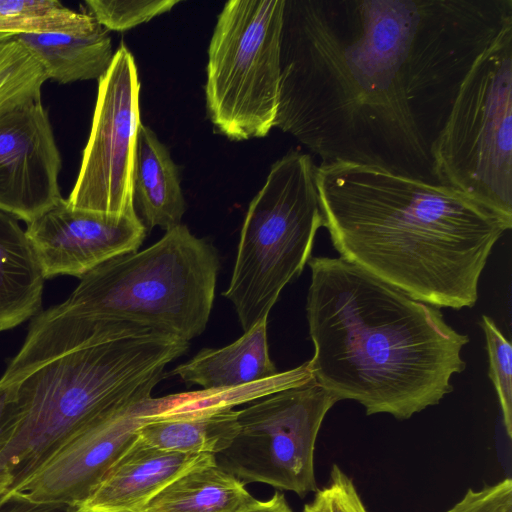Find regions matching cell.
<instances>
[{"instance_id": "obj_1", "label": "cell", "mask_w": 512, "mask_h": 512, "mask_svg": "<svg viewBox=\"0 0 512 512\" xmlns=\"http://www.w3.org/2000/svg\"><path fill=\"white\" fill-rule=\"evenodd\" d=\"M511 0H284L275 127L321 163L440 184L435 150Z\"/></svg>"}, {"instance_id": "obj_2", "label": "cell", "mask_w": 512, "mask_h": 512, "mask_svg": "<svg viewBox=\"0 0 512 512\" xmlns=\"http://www.w3.org/2000/svg\"><path fill=\"white\" fill-rule=\"evenodd\" d=\"M315 183L339 257L437 308L475 305L488 257L512 227L453 187L377 167L321 163Z\"/></svg>"}, {"instance_id": "obj_3", "label": "cell", "mask_w": 512, "mask_h": 512, "mask_svg": "<svg viewBox=\"0 0 512 512\" xmlns=\"http://www.w3.org/2000/svg\"><path fill=\"white\" fill-rule=\"evenodd\" d=\"M306 316L312 377L367 415L406 420L453 391L469 337L439 308L338 257H311Z\"/></svg>"}, {"instance_id": "obj_4", "label": "cell", "mask_w": 512, "mask_h": 512, "mask_svg": "<svg viewBox=\"0 0 512 512\" xmlns=\"http://www.w3.org/2000/svg\"><path fill=\"white\" fill-rule=\"evenodd\" d=\"M189 342L125 329L47 361L15 385L17 418L0 451L12 491L97 418L151 397L165 367ZM12 384V383H11Z\"/></svg>"}, {"instance_id": "obj_5", "label": "cell", "mask_w": 512, "mask_h": 512, "mask_svg": "<svg viewBox=\"0 0 512 512\" xmlns=\"http://www.w3.org/2000/svg\"><path fill=\"white\" fill-rule=\"evenodd\" d=\"M219 266L215 248L180 224L86 273L56 307L89 333L147 329L189 342L206 328Z\"/></svg>"}, {"instance_id": "obj_6", "label": "cell", "mask_w": 512, "mask_h": 512, "mask_svg": "<svg viewBox=\"0 0 512 512\" xmlns=\"http://www.w3.org/2000/svg\"><path fill=\"white\" fill-rule=\"evenodd\" d=\"M311 156L291 150L270 168L249 204L235 264L223 295L244 332L268 319L283 288L311 258L323 226Z\"/></svg>"}, {"instance_id": "obj_7", "label": "cell", "mask_w": 512, "mask_h": 512, "mask_svg": "<svg viewBox=\"0 0 512 512\" xmlns=\"http://www.w3.org/2000/svg\"><path fill=\"white\" fill-rule=\"evenodd\" d=\"M439 183L512 223V27L476 59L435 150Z\"/></svg>"}, {"instance_id": "obj_8", "label": "cell", "mask_w": 512, "mask_h": 512, "mask_svg": "<svg viewBox=\"0 0 512 512\" xmlns=\"http://www.w3.org/2000/svg\"><path fill=\"white\" fill-rule=\"evenodd\" d=\"M284 0L225 3L208 47L206 107L233 140L266 136L275 127Z\"/></svg>"}, {"instance_id": "obj_9", "label": "cell", "mask_w": 512, "mask_h": 512, "mask_svg": "<svg viewBox=\"0 0 512 512\" xmlns=\"http://www.w3.org/2000/svg\"><path fill=\"white\" fill-rule=\"evenodd\" d=\"M338 400L313 377L238 411V433L215 463L245 485L265 483L304 498L317 491L314 452L328 411Z\"/></svg>"}, {"instance_id": "obj_10", "label": "cell", "mask_w": 512, "mask_h": 512, "mask_svg": "<svg viewBox=\"0 0 512 512\" xmlns=\"http://www.w3.org/2000/svg\"><path fill=\"white\" fill-rule=\"evenodd\" d=\"M140 81L124 43L98 80L91 131L67 202L91 212L135 213L134 166L140 121Z\"/></svg>"}, {"instance_id": "obj_11", "label": "cell", "mask_w": 512, "mask_h": 512, "mask_svg": "<svg viewBox=\"0 0 512 512\" xmlns=\"http://www.w3.org/2000/svg\"><path fill=\"white\" fill-rule=\"evenodd\" d=\"M168 399L151 396L97 418L9 492L37 502L80 506L136 439L139 426L167 409Z\"/></svg>"}, {"instance_id": "obj_12", "label": "cell", "mask_w": 512, "mask_h": 512, "mask_svg": "<svg viewBox=\"0 0 512 512\" xmlns=\"http://www.w3.org/2000/svg\"><path fill=\"white\" fill-rule=\"evenodd\" d=\"M61 168L42 100L0 113V211L28 224L59 203Z\"/></svg>"}, {"instance_id": "obj_13", "label": "cell", "mask_w": 512, "mask_h": 512, "mask_svg": "<svg viewBox=\"0 0 512 512\" xmlns=\"http://www.w3.org/2000/svg\"><path fill=\"white\" fill-rule=\"evenodd\" d=\"M146 230L136 212H91L74 208L63 198L28 223L25 232L44 278H81L110 259L138 251Z\"/></svg>"}, {"instance_id": "obj_14", "label": "cell", "mask_w": 512, "mask_h": 512, "mask_svg": "<svg viewBox=\"0 0 512 512\" xmlns=\"http://www.w3.org/2000/svg\"><path fill=\"white\" fill-rule=\"evenodd\" d=\"M213 463V454L162 450L137 436L79 506L80 512H144L177 477Z\"/></svg>"}, {"instance_id": "obj_15", "label": "cell", "mask_w": 512, "mask_h": 512, "mask_svg": "<svg viewBox=\"0 0 512 512\" xmlns=\"http://www.w3.org/2000/svg\"><path fill=\"white\" fill-rule=\"evenodd\" d=\"M267 321H260L225 347L201 350L172 375L203 390L239 388L275 377L279 372L269 354Z\"/></svg>"}, {"instance_id": "obj_16", "label": "cell", "mask_w": 512, "mask_h": 512, "mask_svg": "<svg viewBox=\"0 0 512 512\" xmlns=\"http://www.w3.org/2000/svg\"><path fill=\"white\" fill-rule=\"evenodd\" d=\"M134 202L146 228L165 231L181 224L186 209L179 170L166 146L141 123L134 166Z\"/></svg>"}, {"instance_id": "obj_17", "label": "cell", "mask_w": 512, "mask_h": 512, "mask_svg": "<svg viewBox=\"0 0 512 512\" xmlns=\"http://www.w3.org/2000/svg\"><path fill=\"white\" fill-rule=\"evenodd\" d=\"M44 279L18 219L0 211V332L38 313Z\"/></svg>"}, {"instance_id": "obj_18", "label": "cell", "mask_w": 512, "mask_h": 512, "mask_svg": "<svg viewBox=\"0 0 512 512\" xmlns=\"http://www.w3.org/2000/svg\"><path fill=\"white\" fill-rule=\"evenodd\" d=\"M16 38L41 64L47 79L59 84L99 80L114 55L111 37L100 24L87 31L39 32Z\"/></svg>"}, {"instance_id": "obj_19", "label": "cell", "mask_w": 512, "mask_h": 512, "mask_svg": "<svg viewBox=\"0 0 512 512\" xmlns=\"http://www.w3.org/2000/svg\"><path fill=\"white\" fill-rule=\"evenodd\" d=\"M238 411L233 408H203L154 415L137 429L144 443L181 453L217 454L238 433Z\"/></svg>"}, {"instance_id": "obj_20", "label": "cell", "mask_w": 512, "mask_h": 512, "mask_svg": "<svg viewBox=\"0 0 512 512\" xmlns=\"http://www.w3.org/2000/svg\"><path fill=\"white\" fill-rule=\"evenodd\" d=\"M256 500L242 481L213 463L177 477L144 512H239Z\"/></svg>"}, {"instance_id": "obj_21", "label": "cell", "mask_w": 512, "mask_h": 512, "mask_svg": "<svg viewBox=\"0 0 512 512\" xmlns=\"http://www.w3.org/2000/svg\"><path fill=\"white\" fill-rule=\"evenodd\" d=\"M99 23L57 0H0V34L18 36L39 32H81Z\"/></svg>"}, {"instance_id": "obj_22", "label": "cell", "mask_w": 512, "mask_h": 512, "mask_svg": "<svg viewBox=\"0 0 512 512\" xmlns=\"http://www.w3.org/2000/svg\"><path fill=\"white\" fill-rule=\"evenodd\" d=\"M46 73L16 36L0 42V113L41 100Z\"/></svg>"}, {"instance_id": "obj_23", "label": "cell", "mask_w": 512, "mask_h": 512, "mask_svg": "<svg viewBox=\"0 0 512 512\" xmlns=\"http://www.w3.org/2000/svg\"><path fill=\"white\" fill-rule=\"evenodd\" d=\"M480 326L485 335L489 377L498 396L505 432L512 438V346L492 318L483 315Z\"/></svg>"}, {"instance_id": "obj_24", "label": "cell", "mask_w": 512, "mask_h": 512, "mask_svg": "<svg viewBox=\"0 0 512 512\" xmlns=\"http://www.w3.org/2000/svg\"><path fill=\"white\" fill-rule=\"evenodd\" d=\"M177 0H86V13L107 31H125L170 11Z\"/></svg>"}, {"instance_id": "obj_25", "label": "cell", "mask_w": 512, "mask_h": 512, "mask_svg": "<svg viewBox=\"0 0 512 512\" xmlns=\"http://www.w3.org/2000/svg\"><path fill=\"white\" fill-rule=\"evenodd\" d=\"M303 512H368L353 480L337 465L330 470L328 483L317 489Z\"/></svg>"}, {"instance_id": "obj_26", "label": "cell", "mask_w": 512, "mask_h": 512, "mask_svg": "<svg viewBox=\"0 0 512 512\" xmlns=\"http://www.w3.org/2000/svg\"><path fill=\"white\" fill-rule=\"evenodd\" d=\"M446 512H512V479L504 478L479 490L469 488Z\"/></svg>"}, {"instance_id": "obj_27", "label": "cell", "mask_w": 512, "mask_h": 512, "mask_svg": "<svg viewBox=\"0 0 512 512\" xmlns=\"http://www.w3.org/2000/svg\"><path fill=\"white\" fill-rule=\"evenodd\" d=\"M0 512H80L79 506L33 501L20 493L9 492L0 499Z\"/></svg>"}, {"instance_id": "obj_28", "label": "cell", "mask_w": 512, "mask_h": 512, "mask_svg": "<svg viewBox=\"0 0 512 512\" xmlns=\"http://www.w3.org/2000/svg\"><path fill=\"white\" fill-rule=\"evenodd\" d=\"M17 418L15 385L0 384V451L8 441Z\"/></svg>"}, {"instance_id": "obj_29", "label": "cell", "mask_w": 512, "mask_h": 512, "mask_svg": "<svg viewBox=\"0 0 512 512\" xmlns=\"http://www.w3.org/2000/svg\"><path fill=\"white\" fill-rule=\"evenodd\" d=\"M239 512H294L288 504L283 493L276 491L265 501L256 500L253 504Z\"/></svg>"}, {"instance_id": "obj_30", "label": "cell", "mask_w": 512, "mask_h": 512, "mask_svg": "<svg viewBox=\"0 0 512 512\" xmlns=\"http://www.w3.org/2000/svg\"><path fill=\"white\" fill-rule=\"evenodd\" d=\"M11 477L7 471L0 465V497L4 495L11 486Z\"/></svg>"}, {"instance_id": "obj_31", "label": "cell", "mask_w": 512, "mask_h": 512, "mask_svg": "<svg viewBox=\"0 0 512 512\" xmlns=\"http://www.w3.org/2000/svg\"><path fill=\"white\" fill-rule=\"evenodd\" d=\"M13 37H15V36L10 35V34H0V42L4 41V40H7V39H10V38H13Z\"/></svg>"}, {"instance_id": "obj_32", "label": "cell", "mask_w": 512, "mask_h": 512, "mask_svg": "<svg viewBox=\"0 0 512 512\" xmlns=\"http://www.w3.org/2000/svg\"><path fill=\"white\" fill-rule=\"evenodd\" d=\"M5 494H6V493H5ZM5 494H4V495H5ZM4 495H2V496L0 497V499H1Z\"/></svg>"}]
</instances>
